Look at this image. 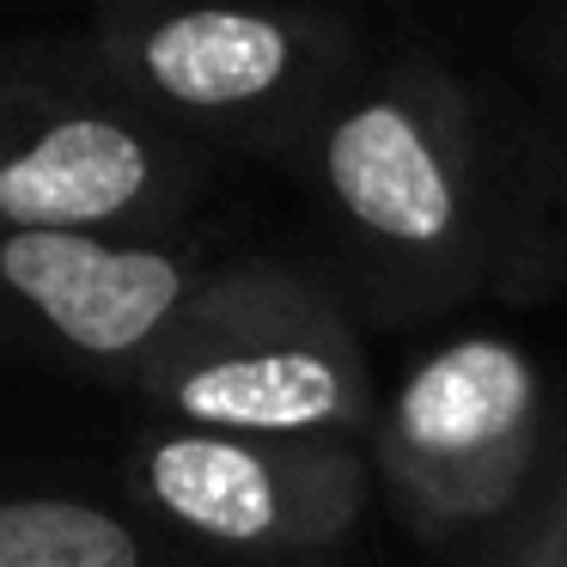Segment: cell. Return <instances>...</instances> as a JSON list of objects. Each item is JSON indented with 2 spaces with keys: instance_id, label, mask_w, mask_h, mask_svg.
Instances as JSON below:
<instances>
[{
  "instance_id": "obj_4",
  "label": "cell",
  "mask_w": 567,
  "mask_h": 567,
  "mask_svg": "<svg viewBox=\"0 0 567 567\" xmlns=\"http://www.w3.org/2000/svg\"><path fill=\"white\" fill-rule=\"evenodd\" d=\"M561 409L525 342L452 336L379 396L372 482L427 543L506 530L549 464Z\"/></svg>"
},
{
  "instance_id": "obj_3",
  "label": "cell",
  "mask_w": 567,
  "mask_h": 567,
  "mask_svg": "<svg viewBox=\"0 0 567 567\" xmlns=\"http://www.w3.org/2000/svg\"><path fill=\"white\" fill-rule=\"evenodd\" d=\"M86 55L189 147L287 159L360 74L354 25L318 7H111Z\"/></svg>"
},
{
  "instance_id": "obj_5",
  "label": "cell",
  "mask_w": 567,
  "mask_h": 567,
  "mask_svg": "<svg viewBox=\"0 0 567 567\" xmlns=\"http://www.w3.org/2000/svg\"><path fill=\"white\" fill-rule=\"evenodd\" d=\"M208 159L92 80L0 74V233L177 238Z\"/></svg>"
},
{
  "instance_id": "obj_9",
  "label": "cell",
  "mask_w": 567,
  "mask_h": 567,
  "mask_svg": "<svg viewBox=\"0 0 567 567\" xmlns=\"http://www.w3.org/2000/svg\"><path fill=\"white\" fill-rule=\"evenodd\" d=\"M506 549L494 567H567V409H561V433L555 452L543 464L530 501L518 506V518L501 530Z\"/></svg>"
},
{
  "instance_id": "obj_7",
  "label": "cell",
  "mask_w": 567,
  "mask_h": 567,
  "mask_svg": "<svg viewBox=\"0 0 567 567\" xmlns=\"http://www.w3.org/2000/svg\"><path fill=\"white\" fill-rule=\"evenodd\" d=\"M208 275L189 238L0 233V360L128 391Z\"/></svg>"
},
{
  "instance_id": "obj_8",
  "label": "cell",
  "mask_w": 567,
  "mask_h": 567,
  "mask_svg": "<svg viewBox=\"0 0 567 567\" xmlns=\"http://www.w3.org/2000/svg\"><path fill=\"white\" fill-rule=\"evenodd\" d=\"M0 567H153V525L74 488L0 494Z\"/></svg>"
},
{
  "instance_id": "obj_10",
  "label": "cell",
  "mask_w": 567,
  "mask_h": 567,
  "mask_svg": "<svg viewBox=\"0 0 567 567\" xmlns=\"http://www.w3.org/2000/svg\"><path fill=\"white\" fill-rule=\"evenodd\" d=\"M549 62V99H543V153H549L555 177L567 189V31L555 38V50L543 55Z\"/></svg>"
},
{
  "instance_id": "obj_6",
  "label": "cell",
  "mask_w": 567,
  "mask_h": 567,
  "mask_svg": "<svg viewBox=\"0 0 567 567\" xmlns=\"http://www.w3.org/2000/svg\"><path fill=\"white\" fill-rule=\"evenodd\" d=\"M128 501L147 525L233 561H311L354 537L372 501V457L348 440L153 427L123 457Z\"/></svg>"
},
{
  "instance_id": "obj_2",
  "label": "cell",
  "mask_w": 567,
  "mask_h": 567,
  "mask_svg": "<svg viewBox=\"0 0 567 567\" xmlns=\"http://www.w3.org/2000/svg\"><path fill=\"white\" fill-rule=\"evenodd\" d=\"M128 391L153 421L202 433L367 445L379 421L354 311L269 257L220 262Z\"/></svg>"
},
{
  "instance_id": "obj_1",
  "label": "cell",
  "mask_w": 567,
  "mask_h": 567,
  "mask_svg": "<svg viewBox=\"0 0 567 567\" xmlns=\"http://www.w3.org/2000/svg\"><path fill=\"white\" fill-rule=\"evenodd\" d=\"M293 165L360 306L384 323L567 269L555 226L567 189L543 141H525L433 50L360 68L306 128Z\"/></svg>"
}]
</instances>
